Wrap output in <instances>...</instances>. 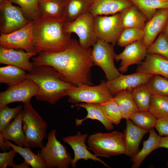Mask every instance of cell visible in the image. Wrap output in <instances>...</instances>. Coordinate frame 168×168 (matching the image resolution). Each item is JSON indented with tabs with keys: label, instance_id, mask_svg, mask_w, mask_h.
<instances>
[{
	"label": "cell",
	"instance_id": "1",
	"mask_svg": "<svg viewBox=\"0 0 168 168\" xmlns=\"http://www.w3.org/2000/svg\"><path fill=\"white\" fill-rule=\"evenodd\" d=\"M92 49L82 47L71 39L63 50L54 53H41L33 58L34 66L48 65L54 68L66 82L77 86L93 85L91 69L94 64Z\"/></svg>",
	"mask_w": 168,
	"mask_h": 168
},
{
	"label": "cell",
	"instance_id": "2",
	"mask_svg": "<svg viewBox=\"0 0 168 168\" xmlns=\"http://www.w3.org/2000/svg\"><path fill=\"white\" fill-rule=\"evenodd\" d=\"M33 21V41L37 54L58 52L68 46L72 39L71 34L65 32L63 19L41 16Z\"/></svg>",
	"mask_w": 168,
	"mask_h": 168
},
{
	"label": "cell",
	"instance_id": "3",
	"mask_svg": "<svg viewBox=\"0 0 168 168\" xmlns=\"http://www.w3.org/2000/svg\"><path fill=\"white\" fill-rule=\"evenodd\" d=\"M26 79L33 81L39 86L36 99L52 105L67 96L68 91L76 86L65 81L54 68L48 65L34 66L26 73Z\"/></svg>",
	"mask_w": 168,
	"mask_h": 168
},
{
	"label": "cell",
	"instance_id": "4",
	"mask_svg": "<svg viewBox=\"0 0 168 168\" xmlns=\"http://www.w3.org/2000/svg\"><path fill=\"white\" fill-rule=\"evenodd\" d=\"M23 129L26 147L41 148L47 138V124L33 108L30 102L24 103Z\"/></svg>",
	"mask_w": 168,
	"mask_h": 168
},
{
	"label": "cell",
	"instance_id": "5",
	"mask_svg": "<svg viewBox=\"0 0 168 168\" xmlns=\"http://www.w3.org/2000/svg\"><path fill=\"white\" fill-rule=\"evenodd\" d=\"M89 148L97 156L109 158L111 156L125 154L124 134L120 132H99L88 138Z\"/></svg>",
	"mask_w": 168,
	"mask_h": 168
},
{
	"label": "cell",
	"instance_id": "6",
	"mask_svg": "<svg viewBox=\"0 0 168 168\" xmlns=\"http://www.w3.org/2000/svg\"><path fill=\"white\" fill-rule=\"evenodd\" d=\"M56 130L54 129L48 133L47 142L40 151L46 168H68L72 158L66 147L58 140Z\"/></svg>",
	"mask_w": 168,
	"mask_h": 168
},
{
	"label": "cell",
	"instance_id": "7",
	"mask_svg": "<svg viewBox=\"0 0 168 168\" xmlns=\"http://www.w3.org/2000/svg\"><path fill=\"white\" fill-rule=\"evenodd\" d=\"M67 96L69 101L74 105L82 103L100 104L113 97L104 81L97 86H76L68 91Z\"/></svg>",
	"mask_w": 168,
	"mask_h": 168
},
{
	"label": "cell",
	"instance_id": "8",
	"mask_svg": "<svg viewBox=\"0 0 168 168\" xmlns=\"http://www.w3.org/2000/svg\"><path fill=\"white\" fill-rule=\"evenodd\" d=\"M113 44L98 39L93 45L91 57L94 65L99 67L104 72L107 81L113 80L121 74L115 67V54Z\"/></svg>",
	"mask_w": 168,
	"mask_h": 168
},
{
	"label": "cell",
	"instance_id": "9",
	"mask_svg": "<svg viewBox=\"0 0 168 168\" xmlns=\"http://www.w3.org/2000/svg\"><path fill=\"white\" fill-rule=\"evenodd\" d=\"M64 29L65 32L76 34L79 44L86 49L93 46L98 40L94 30V16L90 12L72 22H64Z\"/></svg>",
	"mask_w": 168,
	"mask_h": 168
},
{
	"label": "cell",
	"instance_id": "10",
	"mask_svg": "<svg viewBox=\"0 0 168 168\" xmlns=\"http://www.w3.org/2000/svg\"><path fill=\"white\" fill-rule=\"evenodd\" d=\"M94 27L98 39L114 45L124 28L119 12L110 16H94Z\"/></svg>",
	"mask_w": 168,
	"mask_h": 168
},
{
	"label": "cell",
	"instance_id": "11",
	"mask_svg": "<svg viewBox=\"0 0 168 168\" xmlns=\"http://www.w3.org/2000/svg\"><path fill=\"white\" fill-rule=\"evenodd\" d=\"M0 10L1 34L11 33L31 21L26 18L20 7L14 6L9 0L0 1Z\"/></svg>",
	"mask_w": 168,
	"mask_h": 168
},
{
	"label": "cell",
	"instance_id": "12",
	"mask_svg": "<svg viewBox=\"0 0 168 168\" xmlns=\"http://www.w3.org/2000/svg\"><path fill=\"white\" fill-rule=\"evenodd\" d=\"M33 21L8 34H1L0 45L4 48L35 52L33 38Z\"/></svg>",
	"mask_w": 168,
	"mask_h": 168
},
{
	"label": "cell",
	"instance_id": "13",
	"mask_svg": "<svg viewBox=\"0 0 168 168\" xmlns=\"http://www.w3.org/2000/svg\"><path fill=\"white\" fill-rule=\"evenodd\" d=\"M39 89L37 84L33 81L26 79L15 85L9 86L5 91L0 93V108L11 103L30 102Z\"/></svg>",
	"mask_w": 168,
	"mask_h": 168
},
{
	"label": "cell",
	"instance_id": "14",
	"mask_svg": "<svg viewBox=\"0 0 168 168\" xmlns=\"http://www.w3.org/2000/svg\"><path fill=\"white\" fill-rule=\"evenodd\" d=\"M88 136V133L82 134L78 131L75 135L63 138V141L71 147L74 152V157L71 164L72 167L73 168L76 167L77 162L83 159L85 161L91 160L95 162L98 161L106 167L110 168L104 161L89 151V148L86 144Z\"/></svg>",
	"mask_w": 168,
	"mask_h": 168
},
{
	"label": "cell",
	"instance_id": "15",
	"mask_svg": "<svg viewBox=\"0 0 168 168\" xmlns=\"http://www.w3.org/2000/svg\"><path fill=\"white\" fill-rule=\"evenodd\" d=\"M125 47L122 52L116 54L115 59L117 61H121L118 70L122 73L126 72L129 66L140 63L147 54V48L142 40H137Z\"/></svg>",
	"mask_w": 168,
	"mask_h": 168
},
{
	"label": "cell",
	"instance_id": "16",
	"mask_svg": "<svg viewBox=\"0 0 168 168\" xmlns=\"http://www.w3.org/2000/svg\"><path fill=\"white\" fill-rule=\"evenodd\" d=\"M35 52H31L13 49L0 47V63L15 66L30 72L34 67L30 59L36 55Z\"/></svg>",
	"mask_w": 168,
	"mask_h": 168
},
{
	"label": "cell",
	"instance_id": "17",
	"mask_svg": "<svg viewBox=\"0 0 168 168\" xmlns=\"http://www.w3.org/2000/svg\"><path fill=\"white\" fill-rule=\"evenodd\" d=\"M153 74L138 72L123 75L106 82L107 86L113 96L124 90H132L139 85L146 84Z\"/></svg>",
	"mask_w": 168,
	"mask_h": 168
},
{
	"label": "cell",
	"instance_id": "18",
	"mask_svg": "<svg viewBox=\"0 0 168 168\" xmlns=\"http://www.w3.org/2000/svg\"><path fill=\"white\" fill-rule=\"evenodd\" d=\"M168 19V8L160 9L147 21L143 29L142 41L147 49L163 31Z\"/></svg>",
	"mask_w": 168,
	"mask_h": 168
},
{
	"label": "cell",
	"instance_id": "19",
	"mask_svg": "<svg viewBox=\"0 0 168 168\" xmlns=\"http://www.w3.org/2000/svg\"><path fill=\"white\" fill-rule=\"evenodd\" d=\"M126 120V128L124 132L126 155L131 158L139 151V146L143 136L149 132L134 124L129 119Z\"/></svg>",
	"mask_w": 168,
	"mask_h": 168
},
{
	"label": "cell",
	"instance_id": "20",
	"mask_svg": "<svg viewBox=\"0 0 168 168\" xmlns=\"http://www.w3.org/2000/svg\"><path fill=\"white\" fill-rule=\"evenodd\" d=\"M136 72L157 74L168 78V59L160 55L147 54L137 68Z\"/></svg>",
	"mask_w": 168,
	"mask_h": 168
},
{
	"label": "cell",
	"instance_id": "21",
	"mask_svg": "<svg viewBox=\"0 0 168 168\" xmlns=\"http://www.w3.org/2000/svg\"><path fill=\"white\" fill-rule=\"evenodd\" d=\"M90 12L93 16L113 15L133 5L130 0H91Z\"/></svg>",
	"mask_w": 168,
	"mask_h": 168
},
{
	"label": "cell",
	"instance_id": "22",
	"mask_svg": "<svg viewBox=\"0 0 168 168\" xmlns=\"http://www.w3.org/2000/svg\"><path fill=\"white\" fill-rule=\"evenodd\" d=\"M0 134L5 140L11 141L18 146L27 147L23 129L22 110Z\"/></svg>",
	"mask_w": 168,
	"mask_h": 168
},
{
	"label": "cell",
	"instance_id": "23",
	"mask_svg": "<svg viewBox=\"0 0 168 168\" xmlns=\"http://www.w3.org/2000/svg\"><path fill=\"white\" fill-rule=\"evenodd\" d=\"M64 22H72L84 14L90 12L91 0H64Z\"/></svg>",
	"mask_w": 168,
	"mask_h": 168
},
{
	"label": "cell",
	"instance_id": "24",
	"mask_svg": "<svg viewBox=\"0 0 168 168\" xmlns=\"http://www.w3.org/2000/svg\"><path fill=\"white\" fill-rule=\"evenodd\" d=\"M84 108L87 111L86 116L84 119H76L75 124L77 126L81 125L82 122L87 119L96 120L102 123L105 129L108 131L112 130L114 128L113 124L105 117L99 104L80 103L72 105Z\"/></svg>",
	"mask_w": 168,
	"mask_h": 168
},
{
	"label": "cell",
	"instance_id": "25",
	"mask_svg": "<svg viewBox=\"0 0 168 168\" xmlns=\"http://www.w3.org/2000/svg\"><path fill=\"white\" fill-rule=\"evenodd\" d=\"M124 28H136L143 30L147 20L144 14L134 5L119 12Z\"/></svg>",
	"mask_w": 168,
	"mask_h": 168
},
{
	"label": "cell",
	"instance_id": "26",
	"mask_svg": "<svg viewBox=\"0 0 168 168\" xmlns=\"http://www.w3.org/2000/svg\"><path fill=\"white\" fill-rule=\"evenodd\" d=\"M148 138L143 142L142 148L131 158L132 168H139L145 158L153 151L159 148L161 136L158 135L153 128L149 130Z\"/></svg>",
	"mask_w": 168,
	"mask_h": 168
},
{
	"label": "cell",
	"instance_id": "27",
	"mask_svg": "<svg viewBox=\"0 0 168 168\" xmlns=\"http://www.w3.org/2000/svg\"><path fill=\"white\" fill-rule=\"evenodd\" d=\"M131 91H121L113 96L119 107L122 119H129L132 114L140 111L133 99Z\"/></svg>",
	"mask_w": 168,
	"mask_h": 168
},
{
	"label": "cell",
	"instance_id": "28",
	"mask_svg": "<svg viewBox=\"0 0 168 168\" xmlns=\"http://www.w3.org/2000/svg\"><path fill=\"white\" fill-rule=\"evenodd\" d=\"M39 8L42 16L63 19L64 11V0H39Z\"/></svg>",
	"mask_w": 168,
	"mask_h": 168
},
{
	"label": "cell",
	"instance_id": "29",
	"mask_svg": "<svg viewBox=\"0 0 168 168\" xmlns=\"http://www.w3.org/2000/svg\"><path fill=\"white\" fill-rule=\"evenodd\" d=\"M26 71L17 67L7 65L0 68V83L12 86L26 79Z\"/></svg>",
	"mask_w": 168,
	"mask_h": 168
},
{
	"label": "cell",
	"instance_id": "30",
	"mask_svg": "<svg viewBox=\"0 0 168 168\" xmlns=\"http://www.w3.org/2000/svg\"><path fill=\"white\" fill-rule=\"evenodd\" d=\"M5 140L7 144L21 156L24 161L32 168H46L40 155V151L38 150L37 154H36L32 151L30 147L18 146L9 140Z\"/></svg>",
	"mask_w": 168,
	"mask_h": 168
},
{
	"label": "cell",
	"instance_id": "31",
	"mask_svg": "<svg viewBox=\"0 0 168 168\" xmlns=\"http://www.w3.org/2000/svg\"><path fill=\"white\" fill-rule=\"evenodd\" d=\"M145 15L147 21L150 20L158 10L168 8V0H130Z\"/></svg>",
	"mask_w": 168,
	"mask_h": 168
},
{
	"label": "cell",
	"instance_id": "32",
	"mask_svg": "<svg viewBox=\"0 0 168 168\" xmlns=\"http://www.w3.org/2000/svg\"><path fill=\"white\" fill-rule=\"evenodd\" d=\"M133 99L140 111L148 110L152 95L145 84L141 85L131 91Z\"/></svg>",
	"mask_w": 168,
	"mask_h": 168
},
{
	"label": "cell",
	"instance_id": "33",
	"mask_svg": "<svg viewBox=\"0 0 168 168\" xmlns=\"http://www.w3.org/2000/svg\"><path fill=\"white\" fill-rule=\"evenodd\" d=\"M145 85L152 95L168 96V78L153 74Z\"/></svg>",
	"mask_w": 168,
	"mask_h": 168
},
{
	"label": "cell",
	"instance_id": "34",
	"mask_svg": "<svg viewBox=\"0 0 168 168\" xmlns=\"http://www.w3.org/2000/svg\"><path fill=\"white\" fill-rule=\"evenodd\" d=\"M12 3L18 5L24 15L30 21H35L41 17L39 8V0H9Z\"/></svg>",
	"mask_w": 168,
	"mask_h": 168
},
{
	"label": "cell",
	"instance_id": "35",
	"mask_svg": "<svg viewBox=\"0 0 168 168\" xmlns=\"http://www.w3.org/2000/svg\"><path fill=\"white\" fill-rule=\"evenodd\" d=\"M106 118L113 124L117 125L122 119L119 107L113 97L107 101L99 104Z\"/></svg>",
	"mask_w": 168,
	"mask_h": 168
},
{
	"label": "cell",
	"instance_id": "36",
	"mask_svg": "<svg viewBox=\"0 0 168 168\" xmlns=\"http://www.w3.org/2000/svg\"><path fill=\"white\" fill-rule=\"evenodd\" d=\"M157 119L168 115V96L152 95L148 110Z\"/></svg>",
	"mask_w": 168,
	"mask_h": 168
},
{
	"label": "cell",
	"instance_id": "37",
	"mask_svg": "<svg viewBox=\"0 0 168 168\" xmlns=\"http://www.w3.org/2000/svg\"><path fill=\"white\" fill-rule=\"evenodd\" d=\"M144 36L143 30L136 28H124L118 38L117 44L121 47H125L137 40H142Z\"/></svg>",
	"mask_w": 168,
	"mask_h": 168
},
{
	"label": "cell",
	"instance_id": "38",
	"mask_svg": "<svg viewBox=\"0 0 168 168\" xmlns=\"http://www.w3.org/2000/svg\"><path fill=\"white\" fill-rule=\"evenodd\" d=\"M129 119L138 126L149 130L155 127L157 119L149 111H139L132 114Z\"/></svg>",
	"mask_w": 168,
	"mask_h": 168
},
{
	"label": "cell",
	"instance_id": "39",
	"mask_svg": "<svg viewBox=\"0 0 168 168\" xmlns=\"http://www.w3.org/2000/svg\"><path fill=\"white\" fill-rule=\"evenodd\" d=\"M147 54H157L168 59V40L162 31L147 49Z\"/></svg>",
	"mask_w": 168,
	"mask_h": 168
},
{
	"label": "cell",
	"instance_id": "40",
	"mask_svg": "<svg viewBox=\"0 0 168 168\" xmlns=\"http://www.w3.org/2000/svg\"><path fill=\"white\" fill-rule=\"evenodd\" d=\"M23 108L21 105L12 108L6 105L0 108V132L22 110Z\"/></svg>",
	"mask_w": 168,
	"mask_h": 168
},
{
	"label": "cell",
	"instance_id": "41",
	"mask_svg": "<svg viewBox=\"0 0 168 168\" xmlns=\"http://www.w3.org/2000/svg\"><path fill=\"white\" fill-rule=\"evenodd\" d=\"M17 153L12 148L8 152H4L0 153V168H6L10 166L12 168H28L30 166L24 161L20 164H16L14 158Z\"/></svg>",
	"mask_w": 168,
	"mask_h": 168
},
{
	"label": "cell",
	"instance_id": "42",
	"mask_svg": "<svg viewBox=\"0 0 168 168\" xmlns=\"http://www.w3.org/2000/svg\"><path fill=\"white\" fill-rule=\"evenodd\" d=\"M159 135L168 136V115L157 119L155 126Z\"/></svg>",
	"mask_w": 168,
	"mask_h": 168
},
{
	"label": "cell",
	"instance_id": "43",
	"mask_svg": "<svg viewBox=\"0 0 168 168\" xmlns=\"http://www.w3.org/2000/svg\"><path fill=\"white\" fill-rule=\"evenodd\" d=\"M0 148L4 152L10 151L12 148L7 144L2 135L0 134Z\"/></svg>",
	"mask_w": 168,
	"mask_h": 168
},
{
	"label": "cell",
	"instance_id": "44",
	"mask_svg": "<svg viewBox=\"0 0 168 168\" xmlns=\"http://www.w3.org/2000/svg\"><path fill=\"white\" fill-rule=\"evenodd\" d=\"M159 147L168 149V136L161 137Z\"/></svg>",
	"mask_w": 168,
	"mask_h": 168
},
{
	"label": "cell",
	"instance_id": "45",
	"mask_svg": "<svg viewBox=\"0 0 168 168\" xmlns=\"http://www.w3.org/2000/svg\"><path fill=\"white\" fill-rule=\"evenodd\" d=\"M162 32L164 33L168 40V19Z\"/></svg>",
	"mask_w": 168,
	"mask_h": 168
},
{
	"label": "cell",
	"instance_id": "46",
	"mask_svg": "<svg viewBox=\"0 0 168 168\" xmlns=\"http://www.w3.org/2000/svg\"></svg>",
	"mask_w": 168,
	"mask_h": 168
},
{
	"label": "cell",
	"instance_id": "47",
	"mask_svg": "<svg viewBox=\"0 0 168 168\" xmlns=\"http://www.w3.org/2000/svg\"></svg>",
	"mask_w": 168,
	"mask_h": 168
}]
</instances>
